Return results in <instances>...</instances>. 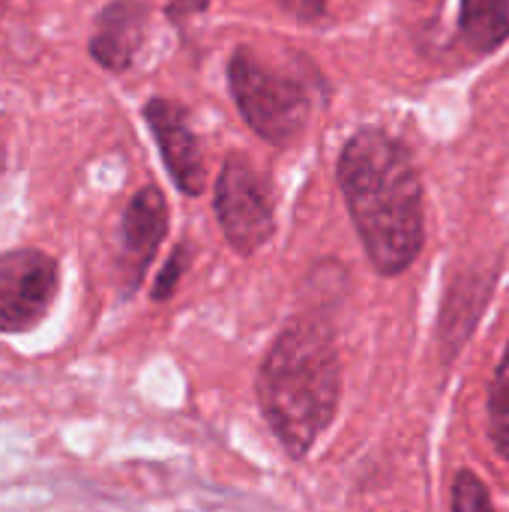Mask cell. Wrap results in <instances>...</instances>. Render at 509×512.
Instances as JSON below:
<instances>
[{
    "label": "cell",
    "mask_w": 509,
    "mask_h": 512,
    "mask_svg": "<svg viewBox=\"0 0 509 512\" xmlns=\"http://www.w3.org/2000/svg\"><path fill=\"white\" fill-rule=\"evenodd\" d=\"M336 177L372 267L381 276L405 273L426 243L423 180L408 147L363 126L342 147Z\"/></svg>",
    "instance_id": "1"
},
{
    "label": "cell",
    "mask_w": 509,
    "mask_h": 512,
    "mask_svg": "<svg viewBox=\"0 0 509 512\" xmlns=\"http://www.w3.org/2000/svg\"><path fill=\"white\" fill-rule=\"evenodd\" d=\"M258 405L288 456L303 459L330 429L342 399L333 330L300 318L288 324L258 369Z\"/></svg>",
    "instance_id": "2"
},
{
    "label": "cell",
    "mask_w": 509,
    "mask_h": 512,
    "mask_svg": "<svg viewBox=\"0 0 509 512\" xmlns=\"http://www.w3.org/2000/svg\"><path fill=\"white\" fill-rule=\"evenodd\" d=\"M231 96L249 129L270 144H291L309 120V93L297 78L264 66L252 51L240 48L228 63Z\"/></svg>",
    "instance_id": "3"
},
{
    "label": "cell",
    "mask_w": 509,
    "mask_h": 512,
    "mask_svg": "<svg viewBox=\"0 0 509 512\" xmlns=\"http://www.w3.org/2000/svg\"><path fill=\"white\" fill-rule=\"evenodd\" d=\"M60 294V264L54 255L21 246L0 252V336L33 333Z\"/></svg>",
    "instance_id": "4"
},
{
    "label": "cell",
    "mask_w": 509,
    "mask_h": 512,
    "mask_svg": "<svg viewBox=\"0 0 509 512\" xmlns=\"http://www.w3.org/2000/svg\"><path fill=\"white\" fill-rule=\"evenodd\" d=\"M216 219L240 255H255L276 231L273 207L258 171L243 156H228L216 180Z\"/></svg>",
    "instance_id": "5"
},
{
    "label": "cell",
    "mask_w": 509,
    "mask_h": 512,
    "mask_svg": "<svg viewBox=\"0 0 509 512\" xmlns=\"http://www.w3.org/2000/svg\"><path fill=\"white\" fill-rule=\"evenodd\" d=\"M144 120L156 138L159 156L183 195H201L204 189V156L195 132L189 129L186 111L171 99H150L144 105Z\"/></svg>",
    "instance_id": "6"
},
{
    "label": "cell",
    "mask_w": 509,
    "mask_h": 512,
    "mask_svg": "<svg viewBox=\"0 0 509 512\" xmlns=\"http://www.w3.org/2000/svg\"><path fill=\"white\" fill-rule=\"evenodd\" d=\"M168 234V204L156 186H144L129 201L120 222V270L126 291H135Z\"/></svg>",
    "instance_id": "7"
},
{
    "label": "cell",
    "mask_w": 509,
    "mask_h": 512,
    "mask_svg": "<svg viewBox=\"0 0 509 512\" xmlns=\"http://www.w3.org/2000/svg\"><path fill=\"white\" fill-rule=\"evenodd\" d=\"M150 9L138 0H114L108 3L93 27L90 54L99 66L111 72H126L147 36Z\"/></svg>",
    "instance_id": "8"
},
{
    "label": "cell",
    "mask_w": 509,
    "mask_h": 512,
    "mask_svg": "<svg viewBox=\"0 0 509 512\" xmlns=\"http://www.w3.org/2000/svg\"><path fill=\"white\" fill-rule=\"evenodd\" d=\"M462 42L477 51H495L509 36V0H462Z\"/></svg>",
    "instance_id": "9"
},
{
    "label": "cell",
    "mask_w": 509,
    "mask_h": 512,
    "mask_svg": "<svg viewBox=\"0 0 509 512\" xmlns=\"http://www.w3.org/2000/svg\"><path fill=\"white\" fill-rule=\"evenodd\" d=\"M489 441L492 450L509 462V345L489 384Z\"/></svg>",
    "instance_id": "10"
},
{
    "label": "cell",
    "mask_w": 509,
    "mask_h": 512,
    "mask_svg": "<svg viewBox=\"0 0 509 512\" xmlns=\"http://www.w3.org/2000/svg\"><path fill=\"white\" fill-rule=\"evenodd\" d=\"M450 512H498L492 504L489 486L474 471H459L450 492Z\"/></svg>",
    "instance_id": "11"
},
{
    "label": "cell",
    "mask_w": 509,
    "mask_h": 512,
    "mask_svg": "<svg viewBox=\"0 0 509 512\" xmlns=\"http://www.w3.org/2000/svg\"><path fill=\"white\" fill-rule=\"evenodd\" d=\"M183 270H186V246H177L174 255L168 258V264L162 267L156 285H153V300H156V303H165V300L177 291V282H180Z\"/></svg>",
    "instance_id": "12"
},
{
    "label": "cell",
    "mask_w": 509,
    "mask_h": 512,
    "mask_svg": "<svg viewBox=\"0 0 509 512\" xmlns=\"http://www.w3.org/2000/svg\"><path fill=\"white\" fill-rule=\"evenodd\" d=\"M288 15H294L297 21H315L324 15V0H276Z\"/></svg>",
    "instance_id": "13"
},
{
    "label": "cell",
    "mask_w": 509,
    "mask_h": 512,
    "mask_svg": "<svg viewBox=\"0 0 509 512\" xmlns=\"http://www.w3.org/2000/svg\"><path fill=\"white\" fill-rule=\"evenodd\" d=\"M168 12L174 18H186V15H195L201 9H207V0H165Z\"/></svg>",
    "instance_id": "14"
}]
</instances>
